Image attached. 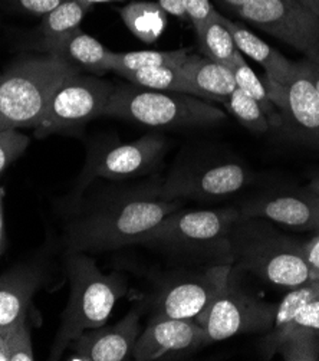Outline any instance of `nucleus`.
I'll list each match as a JSON object with an SVG mask.
<instances>
[{
  "label": "nucleus",
  "instance_id": "obj_10",
  "mask_svg": "<svg viewBox=\"0 0 319 361\" xmlns=\"http://www.w3.org/2000/svg\"><path fill=\"white\" fill-rule=\"evenodd\" d=\"M234 15L305 56L319 52V18L298 0H249Z\"/></svg>",
  "mask_w": 319,
  "mask_h": 361
},
{
  "label": "nucleus",
  "instance_id": "obj_44",
  "mask_svg": "<svg viewBox=\"0 0 319 361\" xmlns=\"http://www.w3.org/2000/svg\"><path fill=\"white\" fill-rule=\"evenodd\" d=\"M0 75H2V74H0Z\"/></svg>",
  "mask_w": 319,
  "mask_h": 361
},
{
  "label": "nucleus",
  "instance_id": "obj_36",
  "mask_svg": "<svg viewBox=\"0 0 319 361\" xmlns=\"http://www.w3.org/2000/svg\"><path fill=\"white\" fill-rule=\"evenodd\" d=\"M157 4L167 12V15L179 19H187L183 0H158Z\"/></svg>",
  "mask_w": 319,
  "mask_h": 361
},
{
  "label": "nucleus",
  "instance_id": "obj_2",
  "mask_svg": "<svg viewBox=\"0 0 319 361\" xmlns=\"http://www.w3.org/2000/svg\"><path fill=\"white\" fill-rule=\"evenodd\" d=\"M230 249L233 267L272 286L294 290L312 282L304 243L268 219L240 214L232 229Z\"/></svg>",
  "mask_w": 319,
  "mask_h": 361
},
{
  "label": "nucleus",
  "instance_id": "obj_34",
  "mask_svg": "<svg viewBox=\"0 0 319 361\" xmlns=\"http://www.w3.org/2000/svg\"><path fill=\"white\" fill-rule=\"evenodd\" d=\"M294 326H301L319 337V297L309 301L295 318Z\"/></svg>",
  "mask_w": 319,
  "mask_h": 361
},
{
  "label": "nucleus",
  "instance_id": "obj_7",
  "mask_svg": "<svg viewBox=\"0 0 319 361\" xmlns=\"http://www.w3.org/2000/svg\"><path fill=\"white\" fill-rule=\"evenodd\" d=\"M276 304L247 291L236 279L232 267L225 290L194 319L204 330L210 344L239 334H256L270 330Z\"/></svg>",
  "mask_w": 319,
  "mask_h": 361
},
{
  "label": "nucleus",
  "instance_id": "obj_9",
  "mask_svg": "<svg viewBox=\"0 0 319 361\" xmlns=\"http://www.w3.org/2000/svg\"><path fill=\"white\" fill-rule=\"evenodd\" d=\"M263 82L279 111V128L298 142L319 147V95L306 59L295 62L292 74L283 84L268 78Z\"/></svg>",
  "mask_w": 319,
  "mask_h": 361
},
{
  "label": "nucleus",
  "instance_id": "obj_41",
  "mask_svg": "<svg viewBox=\"0 0 319 361\" xmlns=\"http://www.w3.org/2000/svg\"><path fill=\"white\" fill-rule=\"evenodd\" d=\"M77 2L92 8L94 5H101V4H113V2H125V0H77Z\"/></svg>",
  "mask_w": 319,
  "mask_h": 361
},
{
  "label": "nucleus",
  "instance_id": "obj_15",
  "mask_svg": "<svg viewBox=\"0 0 319 361\" xmlns=\"http://www.w3.org/2000/svg\"><path fill=\"white\" fill-rule=\"evenodd\" d=\"M164 153L165 138L160 134H147L101 152L91 163L89 176L108 180L144 176L160 164Z\"/></svg>",
  "mask_w": 319,
  "mask_h": 361
},
{
  "label": "nucleus",
  "instance_id": "obj_35",
  "mask_svg": "<svg viewBox=\"0 0 319 361\" xmlns=\"http://www.w3.org/2000/svg\"><path fill=\"white\" fill-rule=\"evenodd\" d=\"M304 258L309 268L312 281L319 282V233L304 243Z\"/></svg>",
  "mask_w": 319,
  "mask_h": 361
},
{
  "label": "nucleus",
  "instance_id": "obj_14",
  "mask_svg": "<svg viewBox=\"0 0 319 361\" xmlns=\"http://www.w3.org/2000/svg\"><path fill=\"white\" fill-rule=\"evenodd\" d=\"M242 216L263 218L298 232H319V196L309 189L272 190L240 206Z\"/></svg>",
  "mask_w": 319,
  "mask_h": 361
},
{
  "label": "nucleus",
  "instance_id": "obj_43",
  "mask_svg": "<svg viewBox=\"0 0 319 361\" xmlns=\"http://www.w3.org/2000/svg\"><path fill=\"white\" fill-rule=\"evenodd\" d=\"M306 189H309V190L313 192L316 196H319V176H316L315 178H312V182L306 186Z\"/></svg>",
  "mask_w": 319,
  "mask_h": 361
},
{
  "label": "nucleus",
  "instance_id": "obj_1",
  "mask_svg": "<svg viewBox=\"0 0 319 361\" xmlns=\"http://www.w3.org/2000/svg\"><path fill=\"white\" fill-rule=\"evenodd\" d=\"M179 199H167L160 193V183L130 189L89 209L68 232L70 252L117 250L141 245L165 216L180 209Z\"/></svg>",
  "mask_w": 319,
  "mask_h": 361
},
{
  "label": "nucleus",
  "instance_id": "obj_40",
  "mask_svg": "<svg viewBox=\"0 0 319 361\" xmlns=\"http://www.w3.org/2000/svg\"><path fill=\"white\" fill-rule=\"evenodd\" d=\"M298 2L319 18V0H298Z\"/></svg>",
  "mask_w": 319,
  "mask_h": 361
},
{
  "label": "nucleus",
  "instance_id": "obj_42",
  "mask_svg": "<svg viewBox=\"0 0 319 361\" xmlns=\"http://www.w3.org/2000/svg\"><path fill=\"white\" fill-rule=\"evenodd\" d=\"M0 361H9L8 360V351H6L5 338L2 336H0Z\"/></svg>",
  "mask_w": 319,
  "mask_h": 361
},
{
  "label": "nucleus",
  "instance_id": "obj_26",
  "mask_svg": "<svg viewBox=\"0 0 319 361\" xmlns=\"http://www.w3.org/2000/svg\"><path fill=\"white\" fill-rule=\"evenodd\" d=\"M229 68L234 77L236 88H239L246 95L252 97L263 108V111L269 120V124L273 126L275 128H279L280 116H279L277 108L273 105L265 82L255 74V71L247 65L243 55L239 54L234 62Z\"/></svg>",
  "mask_w": 319,
  "mask_h": 361
},
{
  "label": "nucleus",
  "instance_id": "obj_17",
  "mask_svg": "<svg viewBox=\"0 0 319 361\" xmlns=\"http://www.w3.org/2000/svg\"><path fill=\"white\" fill-rule=\"evenodd\" d=\"M39 49L63 61L78 72H88L96 77L113 72L114 52L92 38L91 35L82 32L81 27Z\"/></svg>",
  "mask_w": 319,
  "mask_h": 361
},
{
  "label": "nucleus",
  "instance_id": "obj_4",
  "mask_svg": "<svg viewBox=\"0 0 319 361\" xmlns=\"http://www.w3.org/2000/svg\"><path fill=\"white\" fill-rule=\"evenodd\" d=\"M73 66L49 55L16 58L0 75V131L37 128Z\"/></svg>",
  "mask_w": 319,
  "mask_h": 361
},
{
  "label": "nucleus",
  "instance_id": "obj_16",
  "mask_svg": "<svg viewBox=\"0 0 319 361\" xmlns=\"http://www.w3.org/2000/svg\"><path fill=\"white\" fill-rule=\"evenodd\" d=\"M143 308H132L114 326H101L87 330L69 344L73 351L68 360L73 361H123L132 354L141 334L139 317Z\"/></svg>",
  "mask_w": 319,
  "mask_h": 361
},
{
  "label": "nucleus",
  "instance_id": "obj_3",
  "mask_svg": "<svg viewBox=\"0 0 319 361\" xmlns=\"http://www.w3.org/2000/svg\"><path fill=\"white\" fill-rule=\"evenodd\" d=\"M66 271L70 293L51 351L52 360L59 358L84 331L105 326L117 302L128 291L124 275L104 274L92 258L80 252H70Z\"/></svg>",
  "mask_w": 319,
  "mask_h": 361
},
{
  "label": "nucleus",
  "instance_id": "obj_21",
  "mask_svg": "<svg viewBox=\"0 0 319 361\" xmlns=\"http://www.w3.org/2000/svg\"><path fill=\"white\" fill-rule=\"evenodd\" d=\"M319 297V282L312 281L305 285L296 286L294 290L283 297L280 304L276 307L275 319L269 331H266L262 343L261 350L265 358H272L277 354L279 347L285 341L287 336L294 327V322L299 311L313 298Z\"/></svg>",
  "mask_w": 319,
  "mask_h": 361
},
{
  "label": "nucleus",
  "instance_id": "obj_30",
  "mask_svg": "<svg viewBox=\"0 0 319 361\" xmlns=\"http://www.w3.org/2000/svg\"><path fill=\"white\" fill-rule=\"evenodd\" d=\"M29 141V137L18 130L0 131V174L25 153Z\"/></svg>",
  "mask_w": 319,
  "mask_h": 361
},
{
  "label": "nucleus",
  "instance_id": "obj_18",
  "mask_svg": "<svg viewBox=\"0 0 319 361\" xmlns=\"http://www.w3.org/2000/svg\"><path fill=\"white\" fill-rule=\"evenodd\" d=\"M41 275L27 267H18L0 275V336L26 322V314L39 288Z\"/></svg>",
  "mask_w": 319,
  "mask_h": 361
},
{
  "label": "nucleus",
  "instance_id": "obj_28",
  "mask_svg": "<svg viewBox=\"0 0 319 361\" xmlns=\"http://www.w3.org/2000/svg\"><path fill=\"white\" fill-rule=\"evenodd\" d=\"M227 111L249 131L252 133H266L270 127L269 120L263 111V108L249 95L236 88L223 102Z\"/></svg>",
  "mask_w": 319,
  "mask_h": 361
},
{
  "label": "nucleus",
  "instance_id": "obj_31",
  "mask_svg": "<svg viewBox=\"0 0 319 361\" xmlns=\"http://www.w3.org/2000/svg\"><path fill=\"white\" fill-rule=\"evenodd\" d=\"M5 338L9 361H32L35 360L33 345L26 322L12 330Z\"/></svg>",
  "mask_w": 319,
  "mask_h": 361
},
{
  "label": "nucleus",
  "instance_id": "obj_22",
  "mask_svg": "<svg viewBox=\"0 0 319 361\" xmlns=\"http://www.w3.org/2000/svg\"><path fill=\"white\" fill-rule=\"evenodd\" d=\"M120 16L128 30L144 44H154L167 26V12L156 2L134 0L120 9Z\"/></svg>",
  "mask_w": 319,
  "mask_h": 361
},
{
  "label": "nucleus",
  "instance_id": "obj_29",
  "mask_svg": "<svg viewBox=\"0 0 319 361\" xmlns=\"http://www.w3.org/2000/svg\"><path fill=\"white\" fill-rule=\"evenodd\" d=\"M277 355L285 361H318L319 337L305 327L294 326L279 347Z\"/></svg>",
  "mask_w": 319,
  "mask_h": 361
},
{
  "label": "nucleus",
  "instance_id": "obj_24",
  "mask_svg": "<svg viewBox=\"0 0 319 361\" xmlns=\"http://www.w3.org/2000/svg\"><path fill=\"white\" fill-rule=\"evenodd\" d=\"M125 81L149 88L156 91H168V92H182L196 95L194 88L183 74L180 66H154V68H144L138 71H128L120 74Z\"/></svg>",
  "mask_w": 319,
  "mask_h": 361
},
{
  "label": "nucleus",
  "instance_id": "obj_8",
  "mask_svg": "<svg viewBox=\"0 0 319 361\" xmlns=\"http://www.w3.org/2000/svg\"><path fill=\"white\" fill-rule=\"evenodd\" d=\"M114 88L110 81L96 75L75 72L55 91L42 121L35 128V134L44 138L81 128L96 117H102Z\"/></svg>",
  "mask_w": 319,
  "mask_h": 361
},
{
  "label": "nucleus",
  "instance_id": "obj_13",
  "mask_svg": "<svg viewBox=\"0 0 319 361\" xmlns=\"http://www.w3.org/2000/svg\"><path fill=\"white\" fill-rule=\"evenodd\" d=\"M208 344L204 330L196 319L153 315L132 348V357L138 361L174 360Z\"/></svg>",
  "mask_w": 319,
  "mask_h": 361
},
{
  "label": "nucleus",
  "instance_id": "obj_23",
  "mask_svg": "<svg viewBox=\"0 0 319 361\" xmlns=\"http://www.w3.org/2000/svg\"><path fill=\"white\" fill-rule=\"evenodd\" d=\"M92 11V8L85 6L77 0H63V2L46 13L33 36L37 41L38 49L46 44H51L62 36L80 29L84 18Z\"/></svg>",
  "mask_w": 319,
  "mask_h": 361
},
{
  "label": "nucleus",
  "instance_id": "obj_12",
  "mask_svg": "<svg viewBox=\"0 0 319 361\" xmlns=\"http://www.w3.org/2000/svg\"><path fill=\"white\" fill-rule=\"evenodd\" d=\"M251 171L234 161L180 170L160 182V193L167 199H222L236 195L251 182Z\"/></svg>",
  "mask_w": 319,
  "mask_h": 361
},
{
  "label": "nucleus",
  "instance_id": "obj_27",
  "mask_svg": "<svg viewBox=\"0 0 319 361\" xmlns=\"http://www.w3.org/2000/svg\"><path fill=\"white\" fill-rule=\"evenodd\" d=\"M189 55V49L175 51H137V52H114L113 72L123 74L128 71H138L154 66H180Z\"/></svg>",
  "mask_w": 319,
  "mask_h": 361
},
{
  "label": "nucleus",
  "instance_id": "obj_39",
  "mask_svg": "<svg viewBox=\"0 0 319 361\" xmlns=\"http://www.w3.org/2000/svg\"><path fill=\"white\" fill-rule=\"evenodd\" d=\"M215 2H218V5L226 11V12H230V13H234L236 11H239L243 5H246L249 0H215Z\"/></svg>",
  "mask_w": 319,
  "mask_h": 361
},
{
  "label": "nucleus",
  "instance_id": "obj_37",
  "mask_svg": "<svg viewBox=\"0 0 319 361\" xmlns=\"http://www.w3.org/2000/svg\"><path fill=\"white\" fill-rule=\"evenodd\" d=\"M304 58L306 59L313 85H315L316 91H318V95H319V52H315V54L304 56Z\"/></svg>",
  "mask_w": 319,
  "mask_h": 361
},
{
  "label": "nucleus",
  "instance_id": "obj_6",
  "mask_svg": "<svg viewBox=\"0 0 319 361\" xmlns=\"http://www.w3.org/2000/svg\"><path fill=\"white\" fill-rule=\"evenodd\" d=\"M102 117L120 118L153 128L208 127L226 120L219 106L182 92L156 91L134 84L114 88Z\"/></svg>",
  "mask_w": 319,
  "mask_h": 361
},
{
  "label": "nucleus",
  "instance_id": "obj_11",
  "mask_svg": "<svg viewBox=\"0 0 319 361\" xmlns=\"http://www.w3.org/2000/svg\"><path fill=\"white\" fill-rule=\"evenodd\" d=\"M232 265H210L201 271L173 276L154 301V315L194 319L226 288Z\"/></svg>",
  "mask_w": 319,
  "mask_h": 361
},
{
  "label": "nucleus",
  "instance_id": "obj_19",
  "mask_svg": "<svg viewBox=\"0 0 319 361\" xmlns=\"http://www.w3.org/2000/svg\"><path fill=\"white\" fill-rule=\"evenodd\" d=\"M219 18L222 23L232 33L233 41L239 52L242 55L249 56L265 69L266 72L265 78L276 84H283L289 78V75L294 71L295 62H291L289 59H287L279 51H276L263 39H261L259 36L251 32L244 25L239 22H233L220 13H219Z\"/></svg>",
  "mask_w": 319,
  "mask_h": 361
},
{
  "label": "nucleus",
  "instance_id": "obj_38",
  "mask_svg": "<svg viewBox=\"0 0 319 361\" xmlns=\"http://www.w3.org/2000/svg\"><path fill=\"white\" fill-rule=\"evenodd\" d=\"M4 200H5V190L0 188V257L4 255L6 249V238H5V209H4Z\"/></svg>",
  "mask_w": 319,
  "mask_h": 361
},
{
  "label": "nucleus",
  "instance_id": "obj_33",
  "mask_svg": "<svg viewBox=\"0 0 319 361\" xmlns=\"http://www.w3.org/2000/svg\"><path fill=\"white\" fill-rule=\"evenodd\" d=\"M183 2L187 19L192 22L194 32L206 26L218 15V11L213 8L210 0H183Z\"/></svg>",
  "mask_w": 319,
  "mask_h": 361
},
{
  "label": "nucleus",
  "instance_id": "obj_5",
  "mask_svg": "<svg viewBox=\"0 0 319 361\" xmlns=\"http://www.w3.org/2000/svg\"><path fill=\"white\" fill-rule=\"evenodd\" d=\"M240 218L236 207L180 210L177 209L153 229L141 245L206 259L207 265H232L230 235Z\"/></svg>",
  "mask_w": 319,
  "mask_h": 361
},
{
  "label": "nucleus",
  "instance_id": "obj_32",
  "mask_svg": "<svg viewBox=\"0 0 319 361\" xmlns=\"http://www.w3.org/2000/svg\"><path fill=\"white\" fill-rule=\"evenodd\" d=\"M63 0H0V6L9 12L44 18Z\"/></svg>",
  "mask_w": 319,
  "mask_h": 361
},
{
  "label": "nucleus",
  "instance_id": "obj_20",
  "mask_svg": "<svg viewBox=\"0 0 319 361\" xmlns=\"http://www.w3.org/2000/svg\"><path fill=\"white\" fill-rule=\"evenodd\" d=\"M180 69L199 98L223 102L236 90L230 68L204 55L189 54Z\"/></svg>",
  "mask_w": 319,
  "mask_h": 361
},
{
  "label": "nucleus",
  "instance_id": "obj_25",
  "mask_svg": "<svg viewBox=\"0 0 319 361\" xmlns=\"http://www.w3.org/2000/svg\"><path fill=\"white\" fill-rule=\"evenodd\" d=\"M196 36L203 55L226 66H230L240 54L232 33L222 23L219 12L206 26L196 30Z\"/></svg>",
  "mask_w": 319,
  "mask_h": 361
}]
</instances>
